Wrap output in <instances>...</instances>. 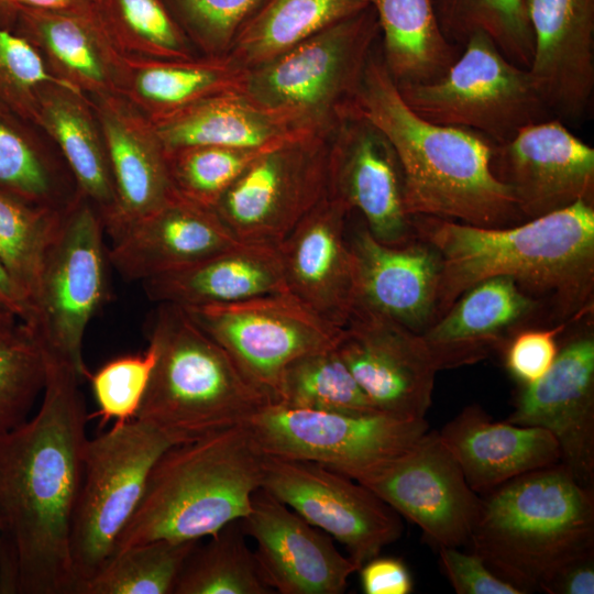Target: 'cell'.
<instances>
[{"instance_id": "11a10c76", "label": "cell", "mask_w": 594, "mask_h": 594, "mask_svg": "<svg viewBox=\"0 0 594 594\" xmlns=\"http://www.w3.org/2000/svg\"><path fill=\"white\" fill-rule=\"evenodd\" d=\"M100 7L109 8L110 0H95Z\"/></svg>"}, {"instance_id": "6f0895ef", "label": "cell", "mask_w": 594, "mask_h": 594, "mask_svg": "<svg viewBox=\"0 0 594 594\" xmlns=\"http://www.w3.org/2000/svg\"><path fill=\"white\" fill-rule=\"evenodd\" d=\"M0 527H1V519H0Z\"/></svg>"}, {"instance_id": "f35d334b", "label": "cell", "mask_w": 594, "mask_h": 594, "mask_svg": "<svg viewBox=\"0 0 594 594\" xmlns=\"http://www.w3.org/2000/svg\"><path fill=\"white\" fill-rule=\"evenodd\" d=\"M198 542L158 539L121 550L80 594H173L182 568Z\"/></svg>"}, {"instance_id": "9c48e42d", "label": "cell", "mask_w": 594, "mask_h": 594, "mask_svg": "<svg viewBox=\"0 0 594 594\" xmlns=\"http://www.w3.org/2000/svg\"><path fill=\"white\" fill-rule=\"evenodd\" d=\"M422 119L476 132L501 144L520 129L556 118L528 68L509 61L484 33L471 35L438 79L398 86Z\"/></svg>"}, {"instance_id": "db71d44e", "label": "cell", "mask_w": 594, "mask_h": 594, "mask_svg": "<svg viewBox=\"0 0 594 594\" xmlns=\"http://www.w3.org/2000/svg\"><path fill=\"white\" fill-rule=\"evenodd\" d=\"M18 321L20 320L16 316L0 308V336L12 329Z\"/></svg>"}, {"instance_id": "3957f363", "label": "cell", "mask_w": 594, "mask_h": 594, "mask_svg": "<svg viewBox=\"0 0 594 594\" xmlns=\"http://www.w3.org/2000/svg\"><path fill=\"white\" fill-rule=\"evenodd\" d=\"M352 108L391 142L402 169L409 218L433 217L476 227L525 221L510 188L493 172L495 144L476 132L419 117L375 53Z\"/></svg>"}, {"instance_id": "484cf974", "label": "cell", "mask_w": 594, "mask_h": 594, "mask_svg": "<svg viewBox=\"0 0 594 594\" xmlns=\"http://www.w3.org/2000/svg\"><path fill=\"white\" fill-rule=\"evenodd\" d=\"M438 435L477 494L560 463L558 442L549 431L494 421L476 405L465 407Z\"/></svg>"}, {"instance_id": "30bf717a", "label": "cell", "mask_w": 594, "mask_h": 594, "mask_svg": "<svg viewBox=\"0 0 594 594\" xmlns=\"http://www.w3.org/2000/svg\"><path fill=\"white\" fill-rule=\"evenodd\" d=\"M105 227L81 195L66 211L48 249L28 318L43 352L67 365L84 382L82 356L90 320L108 297V248Z\"/></svg>"}, {"instance_id": "b9f144b4", "label": "cell", "mask_w": 594, "mask_h": 594, "mask_svg": "<svg viewBox=\"0 0 594 594\" xmlns=\"http://www.w3.org/2000/svg\"><path fill=\"white\" fill-rule=\"evenodd\" d=\"M264 151L266 150L194 146L168 153L173 184L182 197L213 209L226 191Z\"/></svg>"}, {"instance_id": "f907efd6", "label": "cell", "mask_w": 594, "mask_h": 594, "mask_svg": "<svg viewBox=\"0 0 594 594\" xmlns=\"http://www.w3.org/2000/svg\"><path fill=\"white\" fill-rule=\"evenodd\" d=\"M541 591L549 594H593L594 549L560 566L543 584Z\"/></svg>"}, {"instance_id": "d4e9b609", "label": "cell", "mask_w": 594, "mask_h": 594, "mask_svg": "<svg viewBox=\"0 0 594 594\" xmlns=\"http://www.w3.org/2000/svg\"><path fill=\"white\" fill-rule=\"evenodd\" d=\"M543 310L513 278L488 277L466 289L421 337L439 371L458 367L505 348Z\"/></svg>"}, {"instance_id": "5bb4252c", "label": "cell", "mask_w": 594, "mask_h": 594, "mask_svg": "<svg viewBox=\"0 0 594 594\" xmlns=\"http://www.w3.org/2000/svg\"><path fill=\"white\" fill-rule=\"evenodd\" d=\"M261 487L340 542L359 569L404 530L372 491L318 462L264 454Z\"/></svg>"}, {"instance_id": "4dcf8cb0", "label": "cell", "mask_w": 594, "mask_h": 594, "mask_svg": "<svg viewBox=\"0 0 594 594\" xmlns=\"http://www.w3.org/2000/svg\"><path fill=\"white\" fill-rule=\"evenodd\" d=\"M80 95L50 87L40 96L38 117L55 139L76 180L79 194L99 213L103 227L116 209V194L103 140L89 113L77 100Z\"/></svg>"}, {"instance_id": "6da1fadb", "label": "cell", "mask_w": 594, "mask_h": 594, "mask_svg": "<svg viewBox=\"0 0 594 594\" xmlns=\"http://www.w3.org/2000/svg\"><path fill=\"white\" fill-rule=\"evenodd\" d=\"M45 355L40 409L0 436V593L76 594L70 557L88 414L82 381Z\"/></svg>"}, {"instance_id": "8d00e7d4", "label": "cell", "mask_w": 594, "mask_h": 594, "mask_svg": "<svg viewBox=\"0 0 594 594\" xmlns=\"http://www.w3.org/2000/svg\"><path fill=\"white\" fill-rule=\"evenodd\" d=\"M66 211L34 206L0 189V260L23 295L28 315Z\"/></svg>"}, {"instance_id": "4fadbf2b", "label": "cell", "mask_w": 594, "mask_h": 594, "mask_svg": "<svg viewBox=\"0 0 594 594\" xmlns=\"http://www.w3.org/2000/svg\"><path fill=\"white\" fill-rule=\"evenodd\" d=\"M182 308L273 403L285 367L304 354L336 346L341 332L290 293Z\"/></svg>"}, {"instance_id": "ee69618b", "label": "cell", "mask_w": 594, "mask_h": 594, "mask_svg": "<svg viewBox=\"0 0 594 594\" xmlns=\"http://www.w3.org/2000/svg\"><path fill=\"white\" fill-rule=\"evenodd\" d=\"M155 362L156 351L148 344L144 353L113 359L88 375L100 426L109 420L123 424L136 417Z\"/></svg>"}, {"instance_id": "ab89813d", "label": "cell", "mask_w": 594, "mask_h": 594, "mask_svg": "<svg viewBox=\"0 0 594 594\" xmlns=\"http://www.w3.org/2000/svg\"><path fill=\"white\" fill-rule=\"evenodd\" d=\"M46 381V360L28 324L0 336V436L29 419Z\"/></svg>"}, {"instance_id": "9f6ffc18", "label": "cell", "mask_w": 594, "mask_h": 594, "mask_svg": "<svg viewBox=\"0 0 594 594\" xmlns=\"http://www.w3.org/2000/svg\"><path fill=\"white\" fill-rule=\"evenodd\" d=\"M1 6H2V0H0V8H1Z\"/></svg>"}, {"instance_id": "d590c367", "label": "cell", "mask_w": 594, "mask_h": 594, "mask_svg": "<svg viewBox=\"0 0 594 594\" xmlns=\"http://www.w3.org/2000/svg\"><path fill=\"white\" fill-rule=\"evenodd\" d=\"M275 403L353 416L381 414L346 367L337 345L292 361L280 376Z\"/></svg>"}, {"instance_id": "816d5d0a", "label": "cell", "mask_w": 594, "mask_h": 594, "mask_svg": "<svg viewBox=\"0 0 594 594\" xmlns=\"http://www.w3.org/2000/svg\"><path fill=\"white\" fill-rule=\"evenodd\" d=\"M28 7L46 11L87 12L100 7L95 0H2V9Z\"/></svg>"}, {"instance_id": "f546056e", "label": "cell", "mask_w": 594, "mask_h": 594, "mask_svg": "<svg viewBox=\"0 0 594 594\" xmlns=\"http://www.w3.org/2000/svg\"><path fill=\"white\" fill-rule=\"evenodd\" d=\"M380 35L382 59L397 84L433 81L457 61L461 47L448 41L433 0H370Z\"/></svg>"}, {"instance_id": "e575fe53", "label": "cell", "mask_w": 594, "mask_h": 594, "mask_svg": "<svg viewBox=\"0 0 594 594\" xmlns=\"http://www.w3.org/2000/svg\"><path fill=\"white\" fill-rule=\"evenodd\" d=\"M254 552L248 547L241 521L220 529L187 557L173 594H272Z\"/></svg>"}, {"instance_id": "74e56055", "label": "cell", "mask_w": 594, "mask_h": 594, "mask_svg": "<svg viewBox=\"0 0 594 594\" xmlns=\"http://www.w3.org/2000/svg\"><path fill=\"white\" fill-rule=\"evenodd\" d=\"M440 28L454 45L463 47L475 33L486 34L514 64L528 68L534 36L527 0H433Z\"/></svg>"}, {"instance_id": "277c9868", "label": "cell", "mask_w": 594, "mask_h": 594, "mask_svg": "<svg viewBox=\"0 0 594 594\" xmlns=\"http://www.w3.org/2000/svg\"><path fill=\"white\" fill-rule=\"evenodd\" d=\"M263 460L248 424L172 446L153 466L111 557L158 539L200 540L244 518L262 486Z\"/></svg>"}, {"instance_id": "681fc988", "label": "cell", "mask_w": 594, "mask_h": 594, "mask_svg": "<svg viewBox=\"0 0 594 594\" xmlns=\"http://www.w3.org/2000/svg\"><path fill=\"white\" fill-rule=\"evenodd\" d=\"M365 594H408L413 579L406 564L397 558L374 557L359 569Z\"/></svg>"}, {"instance_id": "2e32d148", "label": "cell", "mask_w": 594, "mask_h": 594, "mask_svg": "<svg viewBox=\"0 0 594 594\" xmlns=\"http://www.w3.org/2000/svg\"><path fill=\"white\" fill-rule=\"evenodd\" d=\"M337 350L381 414L425 419L439 367L420 333L355 305Z\"/></svg>"}, {"instance_id": "603a6c76", "label": "cell", "mask_w": 594, "mask_h": 594, "mask_svg": "<svg viewBox=\"0 0 594 594\" xmlns=\"http://www.w3.org/2000/svg\"><path fill=\"white\" fill-rule=\"evenodd\" d=\"M349 241L354 260L355 305L416 332L435 321L440 257L427 242L414 238L400 245L376 240L365 227Z\"/></svg>"}, {"instance_id": "f6af8a7d", "label": "cell", "mask_w": 594, "mask_h": 594, "mask_svg": "<svg viewBox=\"0 0 594 594\" xmlns=\"http://www.w3.org/2000/svg\"><path fill=\"white\" fill-rule=\"evenodd\" d=\"M125 31L154 58L187 59L188 41L162 0H110Z\"/></svg>"}, {"instance_id": "e0dca14e", "label": "cell", "mask_w": 594, "mask_h": 594, "mask_svg": "<svg viewBox=\"0 0 594 594\" xmlns=\"http://www.w3.org/2000/svg\"><path fill=\"white\" fill-rule=\"evenodd\" d=\"M328 191L359 211L380 242L400 245L415 238L397 155L384 133L352 106L329 136Z\"/></svg>"}, {"instance_id": "8992f818", "label": "cell", "mask_w": 594, "mask_h": 594, "mask_svg": "<svg viewBox=\"0 0 594 594\" xmlns=\"http://www.w3.org/2000/svg\"><path fill=\"white\" fill-rule=\"evenodd\" d=\"M146 336L156 362L135 418L175 444L246 425L273 403L182 307L156 304Z\"/></svg>"}, {"instance_id": "1f68e13d", "label": "cell", "mask_w": 594, "mask_h": 594, "mask_svg": "<svg viewBox=\"0 0 594 594\" xmlns=\"http://www.w3.org/2000/svg\"><path fill=\"white\" fill-rule=\"evenodd\" d=\"M371 6L370 0H264L228 54L250 69Z\"/></svg>"}, {"instance_id": "ac0fdd59", "label": "cell", "mask_w": 594, "mask_h": 594, "mask_svg": "<svg viewBox=\"0 0 594 594\" xmlns=\"http://www.w3.org/2000/svg\"><path fill=\"white\" fill-rule=\"evenodd\" d=\"M508 422L539 427L558 442L560 463L583 486L594 482V334L582 330L559 345L549 371L522 385Z\"/></svg>"}, {"instance_id": "4316f807", "label": "cell", "mask_w": 594, "mask_h": 594, "mask_svg": "<svg viewBox=\"0 0 594 594\" xmlns=\"http://www.w3.org/2000/svg\"><path fill=\"white\" fill-rule=\"evenodd\" d=\"M99 114L114 194L116 209L105 232L110 239L132 222L158 210L178 193L168 157L153 125L124 105L103 100Z\"/></svg>"}, {"instance_id": "60d3db41", "label": "cell", "mask_w": 594, "mask_h": 594, "mask_svg": "<svg viewBox=\"0 0 594 594\" xmlns=\"http://www.w3.org/2000/svg\"><path fill=\"white\" fill-rule=\"evenodd\" d=\"M47 86L80 95L78 86L47 70L26 37L0 25V112L37 120L40 96Z\"/></svg>"}, {"instance_id": "836d02e7", "label": "cell", "mask_w": 594, "mask_h": 594, "mask_svg": "<svg viewBox=\"0 0 594 594\" xmlns=\"http://www.w3.org/2000/svg\"><path fill=\"white\" fill-rule=\"evenodd\" d=\"M134 66L132 90L152 119L168 116L209 97L242 91L246 69L229 54L205 58H151Z\"/></svg>"}, {"instance_id": "ba28073f", "label": "cell", "mask_w": 594, "mask_h": 594, "mask_svg": "<svg viewBox=\"0 0 594 594\" xmlns=\"http://www.w3.org/2000/svg\"><path fill=\"white\" fill-rule=\"evenodd\" d=\"M174 444L165 433L138 418L114 424L87 439L70 534L76 594L111 557L141 502L153 466Z\"/></svg>"}, {"instance_id": "7bdbcfd3", "label": "cell", "mask_w": 594, "mask_h": 594, "mask_svg": "<svg viewBox=\"0 0 594 594\" xmlns=\"http://www.w3.org/2000/svg\"><path fill=\"white\" fill-rule=\"evenodd\" d=\"M13 118L0 112V189L34 206L66 211L55 197L51 167Z\"/></svg>"}, {"instance_id": "5b68a950", "label": "cell", "mask_w": 594, "mask_h": 594, "mask_svg": "<svg viewBox=\"0 0 594 594\" xmlns=\"http://www.w3.org/2000/svg\"><path fill=\"white\" fill-rule=\"evenodd\" d=\"M469 546L522 594L541 591L560 566L594 549L593 488L561 463L519 475L482 498Z\"/></svg>"}, {"instance_id": "7c38bea8", "label": "cell", "mask_w": 594, "mask_h": 594, "mask_svg": "<svg viewBox=\"0 0 594 594\" xmlns=\"http://www.w3.org/2000/svg\"><path fill=\"white\" fill-rule=\"evenodd\" d=\"M248 426L264 454L318 462L353 480L407 451L428 431L426 419L353 416L278 403L264 406Z\"/></svg>"}, {"instance_id": "ffe728a7", "label": "cell", "mask_w": 594, "mask_h": 594, "mask_svg": "<svg viewBox=\"0 0 594 594\" xmlns=\"http://www.w3.org/2000/svg\"><path fill=\"white\" fill-rule=\"evenodd\" d=\"M255 540L254 557L266 584L279 594H342L359 566L333 539L264 488L240 519Z\"/></svg>"}, {"instance_id": "f1b7e54d", "label": "cell", "mask_w": 594, "mask_h": 594, "mask_svg": "<svg viewBox=\"0 0 594 594\" xmlns=\"http://www.w3.org/2000/svg\"><path fill=\"white\" fill-rule=\"evenodd\" d=\"M141 284L148 300L179 307L288 293L277 246L244 242Z\"/></svg>"}, {"instance_id": "c3c4849f", "label": "cell", "mask_w": 594, "mask_h": 594, "mask_svg": "<svg viewBox=\"0 0 594 594\" xmlns=\"http://www.w3.org/2000/svg\"><path fill=\"white\" fill-rule=\"evenodd\" d=\"M439 554L442 570L458 594H522L496 575L474 552L440 547Z\"/></svg>"}, {"instance_id": "bcb514c9", "label": "cell", "mask_w": 594, "mask_h": 594, "mask_svg": "<svg viewBox=\"0 0 594 594\" xmlns=\"http://www.w3.org/2000/svg\"><path fill=\"white\" fill-rule=\"evenodd\" d=\"M183 23L208 55L228 54L264 0H174Z\"/></svg>"}, {"instance_id": "52a82bcc", "label": "cell", "mask_w": 594, "mask_h": 594, "mask_svg": "<svg viewBox=\"0 0 594 594\" xmlns=\"http://www.w3.org/2000/svg\"><path fill=\"white\" fill-rule=\"evenodd\" d=\"M378 35L370 6L246 69L242 91L268 109L331 134L354 101Z\"/></svg>"}, {"instance_id": "cb8c5ba5", "label": "cell", "mask_w": 594, "mask_h": 594, "mask_svg": "<svg viewBox=\"0 0 594 594\" xmlns=\"http://www.w3.org/2000/svg\"><path fill=\"white\" fill-rule=\"evenodd\" d=\"M110 240L111 267L123 279L141 283L240 243L213 209L179 194Z\"/></svg>"}, {"instance_id": "7dc6e473", "label": "cell", "mask_w": 594, "mask_h": 594, "mask_svg": "<svg viewBox=\"0 0 594 594\" xmlns=\"http://www.w3.org/2000/svg\"><path fill=\"white\" fill-rule=\"evenodd\" d=\"M566 323L547 328H525L516 332L505 345V365L522 385L541 378L558 354L557 338Z\"/></svg>"}, {"instance_id": "d6986e66", "label": "cell", "mask_w": 594, "mask_h": 594, "mask_svg": "<svg viewBox=\"0 0 594 594\" xmlns=\"http://www.w3.org/2000/svg\"><path fill=\"white\" fill-rule=\"evenodd\" d=\"M492 167L525 220L594 200V148L558 118L529 124L495 144Z\"/></svg>"}, {"instance_id": "7402d4cb", "label": "cell", "mask_w": 594, "mask_h": 594, "mask_svg": "<svg viewBox=\"0 0 594 594\" xmlns=\"http://www.w3.org/2000/svg\"><path fill=\"white\" fill-rule=\"evenodd\" d=\"M528 70L551 113L580 120L594 92V0H527Z\"/></svg>"}, {"instance_id": "7a4b0ae2", "label": "cell", "mask_w": 594, "mask_h": 594, "mask_svg": "<svg viewBox=\"0 0 594 594\" xmlns=\"http://www.w3.org/2000/svg\"><path fill=\"white\" fill-rule=\"evenodd\" d=\"M410 222L414 237L440 257L435 321L466 289L494 276L513 278L550 309L558 324L575 322L593 309V202L580 200L507 227L433 217H411Z\"/></svg>"}, {"instance_id": "f5cc1de1", "label": "cell", "mask_w": 594, "mask_h": 594, "mask_svg": "<svg viewBox=\"0 0 594 594\" xmlns=\"http://www.w3.org/2000/svg\"><path fill=\"white\" fill-rule=\"evenodd\" d=\"M0 308L10 311L24 321L28 317V305L0 260Z\"/></svg>"}, {"instance_id": "44dd1931", "label": "cell", "mask_w": 594, "mask_h": 594, "mask_svg": "<svg viewBox=\"0 0 594 594\" xmlns=\"http://www.w3.org/2000/svg\"><path fill=\"white\" fill-rule=\"evenodd\" d=\"M350 213L328 191L277 245L288 293L338 328L348 322L356 301Z\"/></svg>"}, {"instance_id": "8fae6325", "label": "cell", "mask_w": 594, "mask_h": 594, "mask_svg": "<svg viewBox=\"0 0 594 594\" xmlns=\"http://www.w3.org/2000/svg\"><path fill=\"white\" fill-rule=\"evenodd\" d=\"M330 134H308L261 153L213 210L244 243L277 246L328 194Z\"/></svg>"}, {"instance_id": "d6a6232c", "label": "cell", "mask_w": 594, "mask_h": 594, "mask_svg": "<svg viewBox=\"0 0 594 594\" xmlns=\"http://www.w3.org/2000/svg\"><path fill=\"white\" fill-rule=\"evenodd\" d=\"M20 22L30 37L79 87L103 90L113 82L112 51L97 10L87 12L46 11L15 7Z\"/></svg>"}, {"instance_id": "83f0119b", "label": "cell", "mask_w": 594, "mask_h": 594, "mask_svg": "<svg viewBox=\"0 0 594 594\" xmlns=\"http://www.w3.org/2000/svg\"><path fill=\"white\" fill-rule=\"evenodd\" d=\"M151 123L167 154L194 146L268 150L320 133L288 114L255 102L243 91L209 97Z\"/></svg>"}, {"instance_id": "9a60e30c", "label": "cell", "mask_w": 594, "mask_h": 594, "mask_svg": "<svg viewBox=\"0 0 594 594\" xmlns=\"http://www.w3.org/2000/svg\"><path fill=\"white\" fill-rule=\"evenodd\" d=\"M355 481L417 525L439 548L469 544L482 498L468 485L438 431H427L407 451Z\"/></svg>"}]
</instances>
